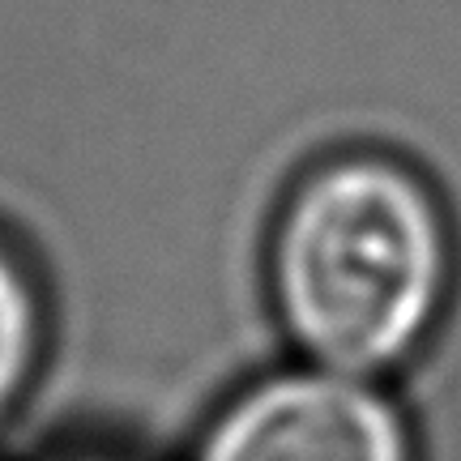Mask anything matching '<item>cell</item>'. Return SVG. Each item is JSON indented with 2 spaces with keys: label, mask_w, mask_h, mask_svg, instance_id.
<instances>
[{
  "label": "cell",
  "mask_w": 461,
  "mask_h": 461,
  "mask_svg": "<svg viewBox=\"0 0 461 461\" xmlns=\"http://www.w3.org/2000/svg\"><path fill=\"white\" fill-rule=\"evenodd\" d=\"M453 291L448 201L397 149L316 154L265 218V321L295 359L397 380L440 333Z\"/></svg>",
  "instance_id": "6da1fadb"
},
{
  "label": "cell",
  "mask_w": 461,
  "mask_h": 461,
  "mask_svg": "<svg viewBox=\"0 0 461 461\" xmlns=\"http://www.w3.org/2000/svg\"><path fill=\"white\" fill-rule=\"evenodd\" d=\"M188 461H423V448L393 380L286 355L205 414Z\"/></svg>",
  "instance_id": "7a4b0ae2"
},
{
  "label": "cell",
  "mask_w": 461,
  "mask_h": 461,
  "mask_svg": "<svg viewBox=\"0 0 461 461\" xmlns=\"http://www.w3.org/2000/svg\"><path fill=\"white\" fill-rule=\"evenodd\" d=\"M48 355V299L31 261L0 235V423L31 397Z\"/></svg>",
  "instance_id": "3957f363"
},
{
  "label": "cell",
  "mask_w": 461,
  "mask_h": 461,
  "mask_svg": "<svg viewBox=\"0 0 461 461\" xmlns=\"http://www.w3.org/2000/svg\"><path fill=\"white\" fill-rule=\"evenodd\" d=\"M48 461H141V457H132L129 448H115V445H68V448H56Z\"/></svg>",
  "instance_id": "277c9868"
}]
</instances>
